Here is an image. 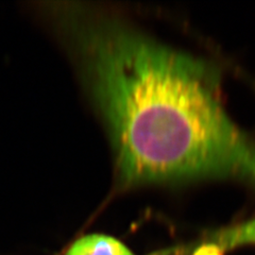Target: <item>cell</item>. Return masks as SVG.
Wrapping results in <instances>:
<instances>
[{"label":"cell","instance_id":"obj_1","mask_svg":"<svg viewBox=\"0 0 255 255\" xmlns=\"http://www.w3.org/2000/svg\"><path fill=\"white\" fill-rule=\"evenodd\" d=\"M77 38L124 181L255 182V143L230 118L209 63L110 20Z\"/></svg>","mask_w":255,"mask_h":255},{"label":"cell","instance_id":"obj_2","mask_svg":"<svg viewBox=\"0 0 255 255\" xmlns=\"http://www.w3.org/2000/svg\"><path fill=\"white\" fill-rule=\"evenodd\" d=\"M66 255H135L115 237L105 234H90L76 241Z\"/></svg>","mask_w":255,"mask_h":255},{"label":"cell","instance_id":"obj_3","mask_svg":"<svg viewBox=\"0 0 255 255\" xmlns=\"http://www.w3.org/2000/svg\"><path fill=\"white\" fill-rule=\"evenodd\" d=\"M206 242L217 245L226 251L238 247L255 246V217L239 225L213 233Z\"/></svg>","mask_w":255,"mask_h":255},{"label":"cell","instance_id":"obj_4","mask_svg":"<svg viewBox=\"0 0 255 255\" xmlns=\"http://www.w3.org/2000/svg\"><path fill=\"white\" fill-rule=\"evenodd\" d=\"M191 255H225V251L217 245L205 242L204 244L197 247Z\"/></svg>","mask_w":255,"mask_h":255}]
</instances>
